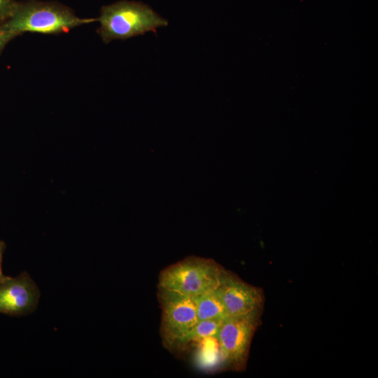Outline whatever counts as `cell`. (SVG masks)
<instances>
[{"instance_id": "cell-4", "label": "cell", "mask_w": 378, "mask_h": 378, "mask_svg": "<svg viewBox=\"0 0 378 378\" xmlns=\"http://www.w3.org/2000/svg\"><path fill=\"white\" fill-rule=\"evenodd\" d=\"M162 309L160 335L168 349L183 346L184 340L198 321L196 298L158 288Z\"/></svg>"}, {"instance_id": "cell-9", "label": "cell", "mask_w": 378, "mask_h": 378, "mask_svg": "<svg viewBox=\"0 0 378 378\" xmlns=\"http://www.w3.org/2000/svg\"><path fill=\"white\" fill-rule=\"evenodd\" d=\"M224 319L214 318L198 321L186 336L183 345L192 341H200L207 338L216 339Z\"/></svg>"}, {"instance_id": "cell-10", "label": "cell", "mask_w": 378, "mask_h": 378, "mask_svg": "<svg viewBox=\"0 0 378 378\" xmlns=\"http://www.w3.org/2000/svg\"><path fill=\"white\" fill-rule=\"evenodd\" d=\"M17 2L16 0H0V25L11 16Z\"/></svg>"}, {"instance_id": "cell-1", "label": "cell", "mask_w": 378, "mask_h": 378, "mask_svg": "<svg viewBox=\"0 0 378 378\" xmlns=\"http://www.w3.org/2000/svg\"><path fill=\"white\" fill-rule=\"evenodd\" d=\"M97 22V18H80L66 5L55 1H18L9 19L0 25L15 37L24 33L59 34L84 24Z\"/></svg>"}, {"instance_id": "cell-6", "label": "cell", "mask_w": 378, "mask_h": 378, "mask_svg": "<svg viewBox=\"0 0 378 378\" xmlns=\"http://www.w3.org/2000/svg\"><path fill=\"white\" fill-rule=\"evenodd\" d=\"M217 290L227 316H236L262 311L264 294L261 288L250 285L225 269Z\"/></svg>"}, {"instance_id": "cell-7", "label": "cell", "mask_w": 378, "mask_h": 378, "mask_svg": "<svg viewBox=\"0 0 378 378\" xmlns=\"http://www.w3.org/2000/svg\"><path fill=\"white\" fill-rule=\"evenodd\" d=\"M40 298L38 286L27 272L0 282V313L22 316L33 312Z\"/></svg>"}, {"instance_id": "cell-12", "label": "cell", "mask_w": 378, "mask_h": 378, "mask_svg": "<svg viewBox=\"0 0 378 378\" xmlns=\"http://www.w3.org/2000/svg\"><path fill=\"white\" fill-rule=\"evenodd\" d=\"M6 249V244L4 241H0V282L3 281L7 276H5L2 272V261L4 251Z\"/></svg>"}, {"instance_id": "cell-3", "label": "cell", "mask_w": 378, "mask_h": 378, "mask_svg": "<svg viewBox=\"0 0 378 378\" xmlns=\"http://www.w3.org/2000/svg\"><path fill=\"white\" fill-rule=\"evenodd\" d=\"M223 270L213 259L188 257L160 272L158 288L197 297L218 287Z\"/></svg>"}, {"instance_id": "cell-5", "label": "cell", "mask_w": 378, "mask_h": 378, "mask_svg": "<svg viewBox=\"0 0 378 378\" xmlns=\"http://www.w3.org/2000/svg\"><path fill=\"white\" fill-rule=\"evenodd\" d=\"M261 311L226 317L216 340L224 361L234 370L245 368L250 344L260 321Z\"/></svg>"}, {"instance_id": "cell-11", "label": "cell", "mask_w": 378, "mask_h": 378, "mask_svg": "<svg viewBox=\"0 0 378 378\" xmlns=\"http://www.w3.org/2000/svg\"><path fill=\"white\" fill-rule=\"evenodd\" d=\"M15 36L0 26V55L7 44L14 39Z\"/></svg>"}, {"instance_id": "cell-2", "label": "cell", "mask_w": 378, "mask_h": 378, "mask_svg": "<svg viewBox=\"0 0 378 378\" xmlns=\"http://www.w3.org/2000/svg\"><path fill=\"white\" fill-rule=\"evenodd\" d=\"M97 32L105 43L113 40H125L156 29L168 22L148 5L134 1L120 0L103 6L97 18Z\"/></svg>"}, {"instance_id": "cell-8", "label": "cell", "mask_w": 378, "mask_h": 378, "mask_svg": "<svg viewBox=\"0 0 378 378\" xmlns=\"http://www.w3.org/2000/svg\"><path fill=\"white\" fill-rule=\"evenodd\" d=\"M196 298L197 320L221 318L227 314L217 288Z\"/></svg>"}]
</instances>
